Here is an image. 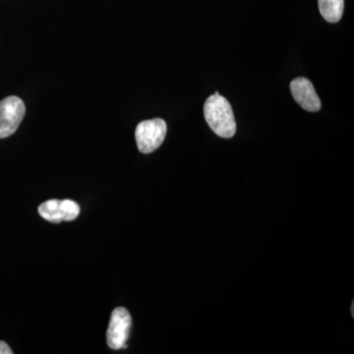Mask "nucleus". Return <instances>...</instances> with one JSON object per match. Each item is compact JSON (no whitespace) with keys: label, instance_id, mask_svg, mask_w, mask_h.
I'll return each mask as SVG.
<instances>
[{"label":"nucleus","instance_id":"obj_1","mask_svg":"<svg viewBox=\"0 0 354 354\" xmlns=\"http://www.w3.org/2000/svg\"><path fill=\"white\" fill-rule=\"evenodd\" d=\"M204 116L211 129L221 138H232L236 133L234 111L223 95H209L204 104Z\"/></svg>","mask_w":354,"mask_h":354},{"label":"nucleus","instance_id":"obj_2","mask_svg":"<svg viewBox=\"0 0 354 354\" xmlns=\"http://www.w3.org/2000/svg\"><path fill=\"white\" fill-rule=\"evenodd\" d=\"M167 131V123L162 118L140 122L135 130V139H136L140 152L143 153L155 152L164 142Z\"/></svg>","mask_w":354,"mask_h":354},{"label":"nucleus","instance_id":"obj_3","mask_svg":"<svg viewBox=\"0 0 354 354\" xmlns=\"http://www.w3.org/2000/svg\"><path fill=\"white\" fill-rule=\"evenodd\" d=\"M26 113L24 102L16 95L0 102V139L7 138L16 132Z\"/></svg>","mask_w":354,"mask_h":354},{"label":"nucleus","instance_id":"obj_4","mask_svg":"<svg viewBox=\"0 0 354 354\" xmlns=\"http://www.w3.org/2000/svg\"><path fill=\"white\" fill-rule=\"evenodd\" d=\"M131 326L132 319L127 309L123 307L114 309L106 333V342L109 348L114 351L127 348Z\"/></svg>","mask_w":354,"mask_h":354},{"label":"nucleus","instance_id":"obj_5","mask_svg":"<svg viewBox=\"0 0 354 354\" xmlns=\"http://www.w3.org/2000/svg\"><path fill=\"white\" fill-rule=\"evenodd\" d=\"M290 91L293 99L302 109L311 113L320 111L321 101L317 95L313 84L304 77L291 81Z\"/></svg>","mask_w":354,"mask_h":354},{"label":"nucleus","instance_id":"obj_6","mask_svg":"<svg viewBox=\"0 0 354 354\" xmlns=\"http://www.w3.org/2000/svg\"><path fill=\"white\" fill-rule=\"evenodd\" d=\"M318 6L324 19L337 23L344 13V0H318Z\"/></svg>","mask_w":354,"mask_h":354},{"label":"nucleus","instance_id":"obj_7","mask_svg":"<svg viewBox=\"0 0 354 354\" xmlns=\"http://www.w3.org/2000/svg\"><path fill=\"white\" fill-rule=\"evenodd\" d=\"M39 214L44 220L53 223L62 221V209L59 200H48L39 207Z\"/></svg>","mask_w":354,"mask_h":354},{"label":"nucleus","instance_id":"obj_8","mask_svg":"<svg viewBox=\"0 0 354 354\" xmlns=\"http://www.w3.org/2000/svg\"><path fill=\"white\" fill-rule=\"evenodd\" d=\"M60 209H62V221L76 220L77 216L80 214V206L72 200L60 201Z\"/></svg>","mask_w":354,"mask_h":354},{"label":"nucleus","instance_id":"obj_9","mask_svg":"<svg viewBox=\"0 0 354 354\" xmlns=\"http://www.w3.org/2000/svg\"><path fill=\"white\" fill-rule=\"evenodd\" d=\"M10 346L6 342L0 341V354H12Z\"/></svg>","mask_w":354,"mask_h":354}]
</instances>
